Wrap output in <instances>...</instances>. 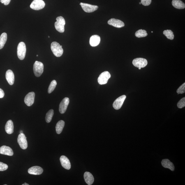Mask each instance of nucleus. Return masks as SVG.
<instances>
[{"mask_svg": "<svg viewBox=\"0 0 185 185\" xmlns=\"http://www.w3.org/2000/svg\"><path fill=\"white\" fill-rule=\"evenodd\" d=\"M141 68H139V69H140V70H141Z\"/></svg>", "mask_w": 185, "mask_h": 185, "instance_id": "obj_37", "label": "nucleus"}, {"mask_svg": "<svg viewBox=\"0 0 185 185\" xmlns=\"http://www.w3.org/2000/svg\"><path fill=\"white\" fill-rule=\"evenodd\" d=\"M185 91V83H184V84H182L178 89L177 91V92L178 94H182L184 93Z\"/></svg>", "mask_w": 185, "mask_h": 185, "instance_id": "obj_30", "label": "nucleus"}, {"mask_svg": "<svg viewBox=\"0 0 185 185\" xmlns=\"http://www.w3.org/2000/svg\"><path fill=\"white\" fill-rule=\"evenodd\" d=\"M22 185H29V184H26V183H25L24 184H22Z\"/></svg>", "mask_w": 185, "mask_h": 185, "instance_id": "obj_35", "label": "nucleus"}, {"mask_svg": "<svg viewBox=\"0 0 185 185\" xmlns=\"http://www.w3.org/2000/svg\"><path fill=\"white\" fill-rule=\"evenodd\" d=\"M36 56H38V55H36Z\"/></svg>", "mask_w": 185, "mask_h": 185, "instance_id": "obj_41", "label": "nucleus"}, {"mask_svg": "<svg viewBox=\"0 0 185 185\" xmlns=\"http://www.w3.org/2000/svg\"><path fill=\"white\" fill-rule=\"evenodd\" d=\"M108 24L110 25L117 28L124 27V24L122 21L118 19L112 18L108 21Z\"/></svg>", "mask_w": 185, "mask_h": 185, "instance_id": "obj_13", "label": "nucleus"}, {"mask_svg": "<svg viewBox=\"0 0 185 185\" xmlns=\"http://www.w3.org/2000/svg\"><path fill=\"white\" fill-rule=\"evenodd\" d=\"M7 39V36L6 33H3L0 36V49L4 47Z\"/></svg>", "mask_w": 185, "mask_h": 185, "instance_id": "obj_24", "label": "nucleus"}, {"mask_svg": "<svg viewBox=\"0 0 185 185\" xmlns=\"http://www.w3.org/2000/svg\"><path fill=\"white\" fill-rule=\"evenodd\" d=\"M185 106V98L181 99L177 104V106L179 108H182Z\"/></svg>", "mask_w": 185, "mask_h": 185, "instance_id": "obj_29", "label": "nucleus"}, {"mask_svg": "<svg viewBox=\"0 0 185 185\" xmlns=\"http://www.w3.org/2000/svg\"><path fill=\"white\" fill-rule=\"evenodd\" d=\"M69 103V99L68 98H65L62 100L59 107V111L61 114H64L66 112Z\"/></svg>", "mask_w": 185, "mask_h": 185, "instance_id": "obj_11", "label": "nucleus"}, {"mask_svg": "<svg viewBox=\"0 0 185 185\" xmlns=\"http://www.w3.org/2000/svg\"><path fill=\"white\" fill-rule=\"evenodd\" d=\"M151 33H153V31H151Z\"/></svg>", "mask_w": 185, "mask_h": 185, "instance_id": "obj_40", "label": "nucleus"}, {"mask_svg": "<svg viewBox=\"0 0 185 185\" xmlns=\"http://www.w3.org/2000/svg\"><path fill=\"white\" fill-rule=\"evenodd\" d=\"M17 142L22 149H26L28 147V142L25 135L23 133H20L17 138Z\"/></svg>", "mask_w": 185, "mask_h": 185, "instance_id": "obj_8", "label": "nucleus"}, {"mask_svg": "<svg viewBox=\"0 0 185 185\" xmlns=\"http://www.w3.org/2000/svg\"><path fill=\"white\" fill-rule=\"evenodd\" d=\"M48 38H50V36H48Z\"/></svg>", "mask_w": 185, "mask_h": 185, "instance_id": "obj_39", "label": "nucleus"}, {"mask_svg": "<svg viewBox=\"0 0 185 185\" xmlns=\"http://www.w3.org/2000/svg\"><path fill=\"white\" fill-rule=\"evenodd\" d=\"M162 165L165 168L170 169L172 171H174V166L172 163L168 159H164L161 162Z\"/></svg>", "mask_w": 185, "mask_h": 185, "instance_id": "obj_20", "label": "nucleus"}, {"mask_svg": "<svg viewBox=\"0 0 185 185\" xmlns=\"http://www.w3.org/2000/svg\"><path fill=\"white\" fill-rule=\"evenodd\" d=\"M5 96L4 91L2 89H0V98H2Z\"/></svg>", "mask_w": 185, "mask_h": 185, "instance_id": "obj_34", "label": "nucleus"}, {"mask_svg": "<svg viewBox=\"0 0 185 185\" xmlns=\"http://www.w3.org/2000/svg\"><path fill=\"white\" fill-rule=\"evenodd\" d=\"M141 2L144 6H148L151 4V0H141Z\"/></svg>", "mask_w": 185, "mask_h": 185, "instance_id": "obj_32", "label": "nucleus"}, {"mask_svg": "<svg viewBox=\"0 0 185 185\" xmlns=\"http://www.w3.org/2000/svg\"><path fill=\"white\" fill-rule=\"evenodd\" d=\"M23 133V132L22 131H20V133Z\"/></svg>", "mask_w": 185, "mask_h": 185, "instance_id": "obj_36", "label": "nucleus"}, {"mask_svg": "<svg viewBox=\"0 0 185 185\" xmlns=\"http://www.w3.org/2000/svg\"><path fill=\"white\" fill-rule=\"evenodd\" d=\"M147 59L143 58H137L133 60V63L134 66L137 68H143L145 67L147 65Z\"/></svg>", "mask_w": 185, "mask_h": 185, "instance_id": "obj_7", "label": "nucleus"}, {"mask_svg": "<svg viewBox=\"0 0 185 185\" xmlns=\"http://www.w3.org/2000/svg\"><path fill=\"white\" fill-rule=\"evenodd\" d=\"M11 0H1V3H3L5 5H7L10 3Z\"/></svg>", "mask_w": 185, "mask_h": 185, "instance_id": "obj_33", "label": "nucleus"}, {"mask_svg": "<svg viewBox=\"0 0 185 185\" xmlns=\"http://www.w3.org/2000/svg\"><path fill=\"white\" fill-rule=\"evenodd\" d=\"M172 4L174 8L178 9H183L185 8L184 3L180 0H173Z\"/></svg>", "mask_w": 185, "mask_h": 185, "instance_id": "obj_22", "label": "nucleus"}, {"mask_svg": "<svg viewBox=\"0 0 185 185\" xmlns=\"http://www.w3.org/2000/svg\"><path fill=\"white\" fill-rule=\"evenodd\" d=\"M110 77L111 75L109 72L107 71L104 72L100 74L98 77V83L100 85L106 84Z\"/></svg>", "mask_w": 185, "mask_h": 185, "instance_id": "obj_5", "label": "nucleus"}, {"mask_svg": "<svg viewBox=\"0 0 185 185\" xmlns=\"http://www.w3.org/2000/svg\"><path fill=\"white\" fill-rule=\"evenodd\" d=\"M147 31L142 29L139 30L135 33V36L138 38H144L147 36Z\"/></svg>", "mask_w": 185, "mask_h": 185, "instance_id": "obj_25", "label": "nucleus"}, {"mask_svg": "<svg viewBox=\"0 0 185 185\" xmlns=\"http://www.w3.org/2000/svg\"><path fill=\"white\" fill-rule=\"evenodd\" d=\"M43 172V169L41 167L38 166L31 167L28 170V172L29 174L35 175H40Z\"/></svg>", "mask_w": 185, "mask_h": 185, "instance_id": "obj_14", "label": "nucleus"}, {"mask_svg": "<svg viewBox=\"0 0 185 185\" xmlns=\"http://www.w3.org/2000/svg\"><path fill=\"white\" fill-rule=\"evenodd\" d=\"M60 161L62 166L67 170H69L71 165L68 158L65 156H62L60 157Z\"/></svg>", "mask_w": 185, "mask_h": 185, "instance_id": "obj_15", "label": "nucleus"}, {"mask_svg": "<svg viewBox=\"0 0 185 185\" xmlns=\"http://www.w3.org/2000/svg\"><path fill=\"white\" fill-rule=\"evenodd\" d=\"M54 114V110H49L47 113L45 117V120L47 123H49L52 120Z\"/></svg>", "mask_w": 185, "mask_h": 185, "instance_id": "obj_27", "label": "nucleus"}, {"mask_svg": "<svg viewBox=\"0 0 185 185\" xmlns=\"http://www.w3.org/2000/svg\"><path fill=\"white\" fill-rule=\"evenodd\" d=\"M6 79L10 85H13L15 82V75L14 73L10 70H8L7 71L6 74Z\"/></svg>", "mask_w": 185, "mask_h": 185, "instance_id": "obj_17", "label": "nucleus"}, {"mask_svg": "<svg viewBox=\"0 0 185 185\" xmlns=\"http://www.w3.org/2000/svg\"><path fill=\"white\" fill-rule=\"evenodd\" d=\"M26 50L25 44L24 42L19 43L17 47V55L21 60H23L25 57Z\"/></svg>", "mask_w": 185, "mask_h": 185, "instance_id": "obj_3", "label": "nucleus"}, {"mask_svg": "<svg viewBox=\"0 0 185 185\" xmlns=\"http://www.w3.org/2000/svg\"><path fill=\"white\" fill-rule=\"evenodd\" d=\"M0 154L12 156L13 155V152L12 149L10 147L3 145L0 147Z\"/></svg>", "mask_w": 185, "mask_h": 185, "instance_id": "obj_16", "label": "nucleus"}, {"mask_svg": "<svg viewBox=\"0 0 185 185\" xmlns=\"http://www.w3.org/2000/svg\"><path fill=\"white\" fill-rule=\"evenodd\" d=\"M57 84V82L55 80H53L51 82L48 90V92L49 94H50L54 91V89H55Z\"/></svg>", "mask_w": 185, "mask_h": 185, "instance_id": "obj_28", "label": "nucleus"}, {"mask_svg": "<svg viewBox=\"0 0 185 185\" xmlns=\"http://www.w3.org/2000/svg\"><path fill=\"white\" fill-rule=\"evenodd\" d=\"M45 3L43 0H34L31 3L30 8L32 9L38 10L44 7Z\"/></svg>", "mask_w": 185, "mask_h": 185, "instance_id": "obj_6", "label": "nucleus"}, {"mask_svg": "<svg viewBox=\"0 0 185 185\" xmlns=\"http://www.w3.org/2000/svg\"><path fill=\"white\" fill-rule=\"evenodd\" d=\"M84 180L88 185H91L94 181V178L92 174L89 172L84 173Z\"/></svg>", "mask_w": 185, "mask_h": 185, "instance_id": "obj_19", "label": "nucleus"}, {"mask_svg": "<svg viewBox=\"0 0 185 185\" xmlns=\"http://www.w3.org/2000/svg\"><path fill=\"white\" fill-rule=\"evenodd\" d=\"M139 4H142L141 3V2L139 3Z\"/></svg>", "mask_w": 185, "mask_h": 185, "instance_id": "obj_38", "label": "nucleus"}, {"mask_svg": "<svg viewBox=\"0 0 185 185\" xmlns=\"http://www.w3.org/2000/svg\"><path fill=\"white\" fill-rule=\"evenodd\" d=\"M65 124V122L63 120L59 121L57 123L56 126V133L58 134H60L61 133L64 128Z\"/></svg>", "mask_w": 185, "mask_h": 185, "instance_id": "obj_23", "label": "nucleus"}, {"mask_svg": "<svg viewBox=\"0 0 185 185\" xmlns=\"http://www.w3.org/2000/svg\"><path fill=\"white\" fill-rule=\"evenodd\" d=\"M126 98V96L125 95H123L118 98L114 100L113 104L114 108L116 110H118L121 108Z\"/></svg>", "mask_w": 185, "mask_h": 185, "instance_id": "obj_10", "label": "nucleus"}, {"mask_svg": "<svg viewBox=\"0 0 185 185\" xmlns=\"http://www.w3.org/2000/svg\"><path fill=\"white\" fill-rule=\"evenodd\" d=\"M100 38L99 36L95 35L91 36L89 40L90 44L92 47L97 46L100 44Z\"/></svg>", "mask_w": 185, "mask_h": 185, "instance_id": "obj_18", "label": "nucleus"}, {"mask_svg": "<svg viewBox=\"0 0 185 185\" xmlns=\"http://www.w3.org/2000/svg\"><path fill=\"white\" fill-rule=\"evenodd\" d=\"M163 34L167 37L168 39L173 40L174 38V33L173 32L170 30H166L164 31Z\"/></svg>", "mask_w": 185, "mask_h": 185, "instance_id": "obj_26", "label": "nucleus"}, {"mask_svg": "<svg viewBox=\"0 0 185 185\" xmlns=\"http://www.w3.org/2000/svg\"><path fill=\"white\" fill-rule=\"evenodd\" d=\"M8 165L6 164L0 162V171H4L7 170Z\"/></svg>", "mask_w": 185, "mask_h": 185, "instance_id": "obj_31", "label": "nucleus"}, {"mask_svg": "<svg viewBox=\"0 0 185 185\" xmlns=\"http://www.w3.org/2000/svg\"><path fill=\"white\" fill-rule=\"evenodd\" d=\"M51 49L53 53L57 57H61L63 55V50L62 46L57 42H52L51 44Z\"/></svg>", "mask_w": 185, "mask_h": 185, "instance_id": "obj_1", "label": "nucleus"}, {"mask_svg": "<svg viewBox=\"0 0 185 185\" xmlns=\"http://www.w3.org/2000/svg\"><path fill=\"white\" fill-rule=\"evenodd\" d=\"M5 129L6 133L8 134H11L13 133V123L11 120H10L7 122L5 125Z\"/></svg>", "mask_w": 185, "mask_h": 185, "instance_id": "obj_21", "label": "nucleus"}, {"mask_svg": "<svg viewBox=\"0 0 185 185\" xmlns=\"http://www.w3.org/2000/svg\"><path fill=\"white\" fill-rule=\"evenodd\" d=\"M44 70L43 63L40 62L36 61L33 66V71L34 75L37 77H40L43 73Z\"/></svg>", "mask_w": 185, "mask_h": 185, "instance_id": "obj_4", "label": "nucleus"}, {"mask_svg": "<svg viewBox=\"0 0 185 185\" xmlns=\"http://www.w3.org/2000/svg\"><path fill=\"white\" fill-rule=\"evenodd\" d=\"M56 20L57 22L54 24L55 29L59 32H64L65 26L66 24L64 18L63 17L59 16L57 17Z\"/></svg>", "mask_w": 185, "mask_h": 185, "instance_id": "obj_2", "label": "nucleus"}, {"mask_svg": "<svg viewBox=\"0 0 185 185\" xmlns=\"http://www.w3.org/2000/svg\"><path fill=\"white\" fill-rule=\"evenodd\" d=\"M35 94L34 92L29 93L26 95L24 98L25 103L28 106H30L32 105L34 102Z\"/></svg>", "mask_w": 185, "mask_h": 185, "instance_id": "obj_12", "label": "nucleus"}, {"mask_svg": "<svg viewBox=\"0 0 185 185\" xmlns=\"http://www.w3.org/2000/svg\"><path fill=\"white\" fill-rule=\"evenodd\" d=\"M80 5L84 11L87 13H91L96 11L98 8L97 6L88 4V3H81Z\"/></svg>", "mask_w": 185, "mask_h": 185, "instance_id": "obj_9", "label": "nucleus"}]
</instances>
